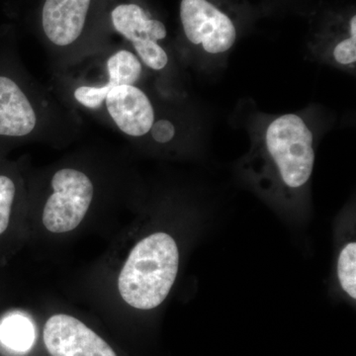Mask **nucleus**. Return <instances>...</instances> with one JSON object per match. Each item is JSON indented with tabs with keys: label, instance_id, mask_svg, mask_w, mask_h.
<instances>
[{
	"label": "nucleus",
	"instance_id": "1",
	"mask_svg": "<svg viewBox=\"0 0 356 356\" xmlns=\"http://www.w3.org/2000/svg\"><path fill=\"white\" fill-rule=\"evenodd\" d=\"M83 126L81 115L30 74L10 31H0V158L30 143L67 146Z\"/></svg>",
	"mask_w": 356,
	"mask_h": 356
},
{
	"label": "nucleus",
	"instance_id": "2",
	"mask_svg": "<svg viewBox=\"0 0 356 356\" xmlns=\"http://www.w3.org/2000/svg\"><path fill=\"white\" fill-rule=\"evenodd\" d=\"M315 158L314 134L303 117L275 115L257 124L241 168L262 195L290 204L305 192Z\"/></svg>",
	"mask_w": 356,
	"mask_h": 356
},
{
	"label": "nucleus",
	"instance_id": "3",
	"mask_svg": "<svg viewBox=\"0 0 356 356\" xmlns=\"http://www.w3.org/2000/svg\"><path fill=\"white\" fill-rule=\"evenodd\" d=\"M99 154H81L46 173L38 191L42 222L51 234H67L79 228L100 196L103 185L115 178Z\"/></svg>",
	"mask_w": 356,
	"mask_h": 356
},
{
	"label": "nucleus",
	"instance_id": "4",
	"mask_svg": "<svg viewBox=\"0 0 356 356\" xmlns=\"http://www.w3.org/2000/svg\"><path fill=\"white\" fill-rule=\"evenodd\" d=\"M147 70L128 47L110 44L83 62L53 74L56 95L70 109L99 120L105 98L122 84L143 86Z\"/></svg>",
	"mask_w": 356,
	"mask_h": 356
},
{
	"label": "nucleus",
	"instance_id": "5",
	"mask_svg": "<svg viewBox=\"0 0 356 356\" xmlns=\"http://www.w3.org/2000/svg\"><path fill=\"white\" fill-rule=\"evenodd\" d=\"M179 250L165 232H154L134 245L117 280L119 294L127 305L153 310L168 298L177 280Z\"/></svg>",
	"mask_w": 356,
	"mask_h": 356
},
{
	"label": "nucleus",
	"instance_id": "6",
	"mask_svg": "<svg viewBox=\"0 0 356 356\" xmlns=\"http://www.w3.org/2000/svg\"><path fill=\"white\" fill-rule=\"evenodd\" d=\"M95 0H44L40 30L53 69L64 72L111 43L92 27Z\"/></svg>",
	"mask_w": 356,
	"mask_h": 356
},
{
	"label": "nucleus",
	"instance_id": "7",
	"mask_svg": "<svg viewBox=\"0 0 356 356\" xmlns=\"http://www.w3.org/2000/svg\"><path fill=\"white\" fill-rule=\"evenodd\" d=\"M109 21L112 29L125 40L128 48L140 58L147 72L159 77L161 95L173 97L175 60L165 44L168 29L165 23L136 2L116 4L110 11Z\"/></svg>",
	"mask_w": 356,
	"mask_h": 356
},
{
	"label": "nucleus",
	"instance_id": "8",
	"mask_svg": "<svg viewBox=\"0 0 356 356\" xmlns=\"http://www.w3.org/2000/svg\"><path fill=\"white\" fill-rule=\"evenodd\" d=\"M179 16L184 38L198 54L222 57L235 46V23L209 0H181Z\"/></svg>",
	"mask_w": 356,
	"mask_h": 356
},
{
	"label": "nucleus",
	"instance_id": "9",
	"mask_svg": "<svg viewBox=\"0 0 356 356\" xmlns=\"http://www.w3.org/2000/svg\"><path fill=\"white\" fill-rule=\"evenodd\" d=\"M156 116V102L143 86L122 84L109 91L98 121L139 142L149 135Z\"/></svg>",
	"mask_w": 356,
	"mask_h": 356
},
{
	"label": "nucleus",
	"instance_id": "10",
	"mask_svg": "<svg viewBox=\"0 0 356 356\" xmlns=\"http://www.w3.org/2000/svg\"><path fill=\"white\" fill-rule=\"evenodd\" d=\"M44 346L51 356H117L102 337L79 318L57 314L44 324Z\"/></svg>",
	"mask_w": 356,
	"mask_h": 356
},
{
	"label": "nucleus",
	"instance_id": "11",
	"mask_svg": "<svg viewBox=\"0 0 356 356\" xmlns=\"http://www.w3.org/2000/svg\"><path fill=\"white\" fill-rule=\"evenodd\" d=\"M27 194L19 165L0 158V241L10 232L16 212Z\"/></svg>",
	"mask_w": 356,
	"mask_h": 356
},
{
	"label": "nucleus",
	"instance_id": "12",
	"mask_svg": "<svg viewBox=\"0 0 356 356\" xmlns=\"http://www.w3.org/2000/svg\"><path fill=\"white\" fill-rule=\"evenodd\" d=\"M34 341V329L28 318L20 315L7 316L0 322V343L9 350H29Z\"/></svg>",
	"mask_w": 356,
	"mask_h": 356
},
{
	"label": "nucleus",
	"instance_id": "13",
	"mask_svg": "<svg viewBox=\"0 0 356 356\" xmlns=\"http://www.w3.org/2000/svg\"><path fill=\"white\" fill-rule=\"evenodd\" d=\"M337 280L344 293L356 299V243H346L339 254L337 264Z\"/></svg>",
	"mask_w": 356,
	"mask_h": 356
}]
</instances>
